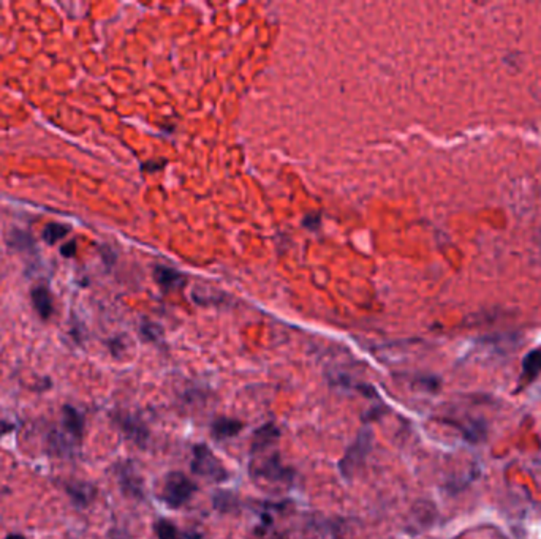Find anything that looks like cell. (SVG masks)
Returning a JSON list of instances; mask_svg holds the SVG:
<instances>
[{
	"mask_svg": "<svg viewBox=\"0 0 541 539\" xmlns=\"http://www.w3.org/2000/svg\"><path fill=\"white\" fill-rule=\"evenodd\" d=\"M70 232V228L67 225L60 224H51L45 228L43 239L48 243H56L57 241L64 239V237Z\"/></svg>",
	"mask_w": 541,
	"mask_h": 539,
	"instance_id": "9a60e30c",
	"label": "cell"
},
{
	"mask_svg": "<svg viewBox=\"0 0 541 539\" xmlns=\"http://www.w3.org/2000/svg\"><path fill=\"white\" fill-rule=\"evenodd\" d=\"M155 277H157V282L162 285L165 288H181L182 285H184V277L178 274L173 269H168V267H162L159 266L155 269Z\"/></svg>",
	"mask_w": 541,
	"mask_h": 539,
	"instance_id": "8fae6325",
	"label": "cell"
},
{
	"mask_svg": "<svg viewBox=\"0 0 541 539\" xmlns=\"http://www.w3.org/2000/svg\"><path fill=\"white\" fill-rule=\"evenodd\" d=\"M309 539H321V538H309Z\"/></svg>",
	"mask_w": 541,
	"mask_h": 539,
	"instance_id": "d6986e66",
	"label": "cell"
},
{
	"mask_svg": "<svg viewBox=\"0 0 541 539\" xmlns=\"http://www.w3.org/2000/svg\"><path fill=\"white\" fill-rule=\"evenodd\" d=\"M242 429H244V424L241 421H238V419L218 418V419H216L214 422H212L211 433L216 440H227V438L236 437V435L241 432Z\"/></svg>",
	"mask_w": 541,
	"mask_h": 539,
	"instance_id": "52a82bcc",
	"label": "cell"
},
{
	"mask_svg": "<svg viewBox=\"0 0 541 539\" xmlns=\"http://www.w3.org/2000/svg\"><path fill=\"white\" fill-rule=\"evenodd\" d=\"M192 471L200 478L209 483H225L230 479V471L225 468L220 459H217L214 453L206 444L194 446V460H192Z\"/></svg>",
	"mask_w": 541,
	"mask_h": 539,
	"instance_id": "7a4b0ae2",
	"label": "cell"
},
{
	"mask_svg": "<svg viewBox=\"0 0 541 539\" xmlns=\"http://www.w3.org/2000/svg\"><path fill=\"white\" fill-rule=\"evenodd\" d=\"M251 476L255 481H268L273 484H285L293 479V471L285 468L280 462V455L277 451H273L269 455L252 454L251 460Z\"/></svg>",
	"mask_w": 541,
	"mask_h": 539,
	"instance_id": "6da1fadb",
	"label": "cell"
},
{
	"mask_svg": "<svg viewBox=\"0 0 541 539\" xmlns=\"http://www.w3.org/2000/svg\"><path fill=\"white\" fill-rule=\"evenodd\" d=\"M524 375L530 378H535L541 372V350H535L532 353H529L524 359Z\"/></svg>",
	"mask_w": 541,
	"mask_h": 539,
	"instance_id": "5bb4252c",
	"label": "cell"
},
{
	"mask_svg": "<svg viewBox=\"0 0 541 539\" xmlns=\"http://www.w3.org/2000/svg\"><path fill=\"white\" fill-rule=\"evenodd\" d=\"M62 426L65 432L71 435V438L81 440L84 435V416L75 407L65 405L62 408Z\"/></svg>",
	"mask_w": 541,
	"mask_h": 539,
	"instance_id": "5b68a950",
	"label": "cell"
},
{
	"mask_svg": "<svg viewBox=\"0 0 541 539\" xmlns=\"http://www.w3.org/2000/svg\"><path fill=\"white\" fill-rule=\"evenodd\" d=\"M75 250H76L75 242H70V243H67V245L62 247V255H64V256H73V255H75Z\"/></svg>",
	"mask_w": 541,
	"mask_h": 539,
	"instance_id": "e0dca14e",
	"label": "cell"
},
{
	"mask_svg": "<svg viewBox=\"0 0 541 539\" xmlns=\"http://www.w3.org/2000/svg\"><path fill=\"white\" fill-rule=\"evenodd\" d=\"M65 490H67V494L70 495L73 503H75L76 506H81V507L89 505L92 496H93L92 487L87 486V484H81V483L65 484Z\"/></svg>",
	"mask_w": 541,
	"mask_h": 539,
	"instance_id": "30bf717a",
	"label": "cell"
},
{
	"mask_svg": "<svg viewBox=\"0 0 541 539\" xmlns=\"http://www.w3.org/2000/svg\"><path fill=\"white\" fill-rule=\"evenodd\" d=\"M14 430V426L12 422H8V421H0V438L3 437V435H7V433H10V432H13Z\"/></svg>",
	"mask_w": 541,
	"mask_h": 539,
	"instance_id": "2e32d148",
	"label": "cell"
},
{
	"mask_svg": "<svg viewBox=\"0 0 541 539\" xmlns=\"http://www.w3.org/2000/svg\"><path fill=\"white\" fill-rule=\"evenodd\" d=\"M119 479H121L122 490L126 492L127 495H132V496H141L143 495L141 478L135 473L133 466L124 465L121 471H119Z\"/></svg>",
	"mask_w": 541,
	"mask_h": 539,
	"instance_id": "ba28073f",
	"label": "cell"
},
{
	"mask_svg": "<svg viewBox=\"0 0 541 539\" xmlns=\"http://www.w3.org/2000/svg\"><path fill=\"white\" fill-rule=\"evenodd\" d=\"M5 539H27V538L23 536V535H18V533H14V535H8Z\"/></svg>",
	"mask_w": 541,
	"mask_h": 539,
	"instance_id": "ac0fdd59",
	"label": "cell"
},
{
	"mask_svg": "<svg viewBox=\"0 0 541 539\" xmlns=\"http://www.w3.org/2000/svg\"><path fill=\"white\" fill-rule=\"evenodd\" d=\"M154 530L159 539H184L182 538V533L178 530V527L166 519H160L155 522Z\"/></svg>",
	"mask_w": 541,
	"mask_h": 539,
	"instance_id": "4fadbf2b",
	"label": "cell"
},
{
	"mask_svg": "<svg viewBox=\"0 0 541 539\" xmlns=\"http://www.w3.org/2000/svg\"><path fill=\"white\" fill-rule=\"evenodd\" d=\"M196 492V484L181 471H171L163 481L160 499L171 510H178L185 505Z\"/></svg>",
	"mask_w": 541,
	"mask_h": 539,
	"instance_id": "3957f363",
	"label": "cell"
},
{
	"mask_svg": "<svg viewBox=\"0 0 541 539\" xmlns=\"http://www.w3.org/2000/svg\"><path fill=\"white\" fill-rule=\"evenodd\" d=\"M280 438V430L274 424H266L262 429H258L253 435L252 442V453H260V451L273 449L277 444Z\"/></svg>",
	"mask_w": 541,
	"mask_h": 539,
	"instance_id": "8992f818",
	"label": "cell"
},
{
	"mask_svg": "<svg viewBox=\"0 0 541 539\" xmlns=\"http://www.w3.org/2000/svg\"><path fill=\"white\" fill-rule=\"evenodd\" d=\"M117 424L121 426V429L126 432L128 438H133L137 443H143L146 438V430L138 426V422H135L132 418H117Z\"/></svg>",
	"mask_w": 541,
	"mask_h": 539,
	"instance_id": "7c38bea8",
	"label": "cell"
},
{
	"mask_svg": "<svg viewBox=\"0 0 541 539\" xmlns=\"http://www.w3.org/2000/svg\"><path fill=\"white\" fill-rule=\"evenodd\" d=\"M372 448V432L367 427H364L360 435H358L356 442L347 449L345 455L339 462V470L342 476L345 479H352L353 476L358 473L360 466L366 460L369 451Z\"/></svg>",
	"mask_w": 541,
	"mask_h": 539,
	"instance_id": "277c9868",
	"label": "cell"
},
{
	"mask_svg": "<svg viewBox=\"0 0 541 539\" xmlns=\"http://www.w3.org/2000/svg\"><path fill=\"white\" fill-rule=\"evenodd\" d=\"M32 302L41 320H48L53 315V299H51V294L46 287L34 288Z\"/></svg>",
	"mask_w": 541,
	"mask_h": 539,
	"instance_id": "9c48e42d",
	"label": "cell"
}]
</instances>
